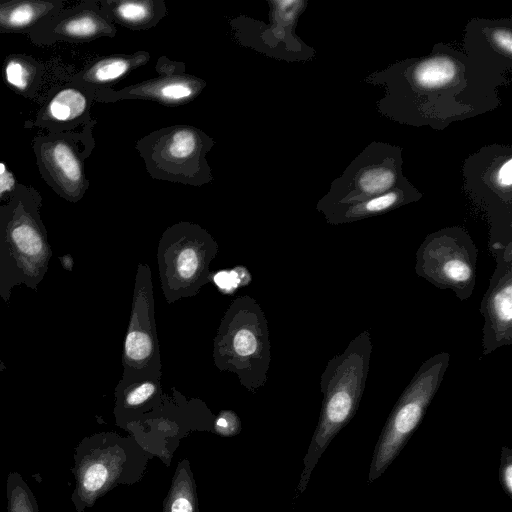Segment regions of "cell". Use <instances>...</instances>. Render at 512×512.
I'll list each match as a JSON object with an SVG mask.
<instances>
[{"mask_svg":"<svg viewBox=\"0 0 512 512\" xmlns=\"http://www.w3.org/2000/svg\"><path fill=\"white\" fill-rule=\"evenodd\" d=\"M382 86L378 112L400 124L444 130L451 123L495 110L498 88L510 78L473 63L461 50L437 43L422 57L409 58L365 78Z\"/></svg>","mask_w":512,"mask_h":512,"instance_id":"1","label":"cell"},{"mask_svg":"<svg viewBox=\"0 0 512 512\" xmlns=\"http://www.w3.org/2000/svg\"><path fill=\"white\" fill-rule=\"evenodd\" d=\"M372 348L370 332L362 331L343 352L328 361L320 377L322 407L305 461L304 486L323 452L358 410L368 378Z\"/></svg>","mask_w":512,"mask_h":512,"instance_id":"2","label":"cell"},{"mask_svg":"<svg viewBox=\"0 0 512 512\" xmlns=\"http://www.w3.org/2000/svg\"><path fill=\"white\" fill-rule=\"evenodd\" d=\"M450 354L440 352L424 361L406 386L374 447L368 483L376 481L400 454L416 431L449 366Z\"/></svg>","mask_w":512,"mask_h":512,"instance_id":"3","label":"cell"},{"mask_svg":"<svg viewBox=\"0 0 512 512\" xmlns=\"http://www.w3.org/2000/svg\"><path fill=\"white\" fill-rule=\"evenodd\" d=\"M462 172L466 194L488 216L495 251L504 246L500 236L512 232V146H483L464 160Z\"/></svg>","mask_w":512,"mask_h":512,"instance_id":"4","label":"cell"},{"mask_svg":"<svg viewBox=\"0 0 512 512\" xmlns=\"http://www.w3.org/2000/svg\"><path fill=\"white\" fill-rule=\"evenodd\" d=\"M218 332L214 355L219 368L237 373L243 384H262L270 346L266 320L253 299L238 298Z\"/></svg>","mask_w":512,"mask_h":512,"instance_id":"5","label":"cell"},{"mask_svg":"<svg viewBox=\"0 0 512 512\" xmlns=\"http://www.w3.org/2000/svg\"><path fill=\"white\" fill-rule=\"evenodd\" d=\"M478 250L468 231L450 226L428 234L416 252V274L464 301L476 283Z\"/></svg>","mask_w":512,"mask_h":512,"instance_id":"6","label":"cell"},{"mask_svg":"<svg viewBox=\"0 0 512 512\" xmlns=\"http://www.w3.org/2000/svg\"><path fill=\"white\" fill-rule=\"evenodd\" d=\"M402 147L386 142L368 144L334 179L317 204L366 201L404 184Z\"/></svg>","mask_w":512,"mask_h":512,"instance_id":"7","label":"cell"},{"mask_svg":"<svg viewBox=\"0 0 512 512\" xmlns=\"http://www.w3.org/2000/svg\"><path fill=\"white\" fill-rule=\"evenodd\" d=\"M217 245L205 232L186 230L163 236L158 263L163 293L169 303L194 295L209 280V264Z\"/></svg>","mask_w":512,"mask_h":512,"instance_id":"8","label":"cell"},{"mask_svg":"<svg viewBox=\"0 0 512 512\" xmlns=\"http://www.w3.org/2000/svg\"><path fill=\"white\" fill-rule=\"evenodd\" d=\"M31 145L46 184L69 201L79 200L89 185L84 171V159L89 153L87 127L82 132L40 134Z\"/></svg>","mask_w":512,"mask_h":512,"instance_id":"9","label":"cell"},{"mask_svg":"<svg viewBox=\"0 0 512 512\" xmlns=\"http://www.w3.org/2000/svg\"><path fill=\"white\" fill-rule=\"evenodd\" d=\"M148 266L139 265L133 309L124 345L127 380H158L160 355Z\"/></svg>","mask_w":512,"mask_h":512,"instance_id":"10","label":"cell"},{"mask_svg":"<svg viewBox=\"0 0 512 512\" xmlns=\"http://www.w3.org/2000/svg\"><path fill=\"white\" fill-rule=\"evenodd\" d=\"M496 266L480 304L482 355L512 344V242L495 250Z\"/></svg>","mask_w":512,"mask_h":512,"instance_id":"11","label":"cell"},{"mask_svg":"<svg viewBox=\"0 0 512 512\" xmlns=\"http://www.w3.org/2000/svg\"><path fill=\"white\" fill-rule=\"evenodd\" d=\"M463 53L476 65L500 76L512 70V17L473 18L464 28Z\"/></svg>","mask_w":512,"mask_h":512,"instance_id":"12","label":"cell"},{"mask_svg":"<svg viewBox=\"0 0 512 512\" xmlns=\"http://www.w3.org/2000/svg\"><path fill=\"white\" fill-rule=\"evenodd\" d=\"M110 31V25L95 7L81 3L46 18L28 36L36 45H51L88 41Z\"/></svg>","mask_w":512,"mask_h":512,"instance_id":"13","label":"cell"},{"mask_svg":"<svg viewBox=\"0 0 512 512\" xmlns=\"http://www.w3.org/2000/svg\"><path fill=\"white\" fill-rule=\"evenodd\" d=\"M90 96L88 88L73 82L57 88L31 124L47 132L73 131L87 121Z\"/></svg>","mask_w":512,"mask_h":512,"instance_id":"14","label":"cell"},{"mask_svg":"<svg viewBox=\"0 0 512 512\" xmlns=\"http://www.w3.org/2000/svg\"><path fill=\"white\" fill-rule=\"evenodd\" d=\"M422 197L423 193L408 180L404 184L366 201L352 204H317V210L324 215L328 224L341 225L385 214L418 202Z\"/></svg>","mask_w":512,"mask_h":512,"instance_id":"15","label":"cell"},{"mask_svg":"<svg viewBox=\"0 0 512 512\" xmlns=\"http://www.w3.org/2000/svg\"><path fill=\"white\" fill-rule=\"evenodd\" d=\"M63 8L62 0H0V33L30 34Z\"/></svg>","mask_w":512,"mask_h":512,"instance_id":"16","label":"cell"},{"mask_svg":"<svg viewBox=\"0 0 512 512\" xmlns=\"http://www.w3.org/2000/svg\"><path fill=\"white\" fill-rule=\"evenodd\" d=\"M44 74L43 65L27 54H9L3 61L4 83L15 93L32 98L39 90Z\"/></svg>","mask_w":512,"mask_h":512,"instance_id":"17","label":"cell"},{"mask_svg":"<svg viewBox=\"0 0 512 512\" xmlns=\"http://www.w3.org/2000/svg\"><path fill=\"white\" fill-rule=\"evenodd\" d=\"M129 63L120 57L99 60L72 78L73 83L90 88L117 80L128 70Z\"/></svg>","mask_w":512,"mask_h":512,"instance_id":"18","label":"cell"},{"mask_svg":"<svg viewBox=\"0 0 512 512\" xmlns=\"http://www.w3.org/2000/svg\"><path fill=\"white\" fill-rule=\"evenodd\" d=\"M7 512H39L36 498L20 473L12 471L6 481Z\"/></svg>","mask_w":512,"mask_h":512,"instance_id":"19","label":"cell"},{"mask_svg":"<svg viewBox=\"0 0 512 512\" xmlns=\"http://www.w3.org/2000/svg\"><path fill=\"white\" fill-rule=\"evenodd\" d=\"M197 149V138L190 130L176 131L169 139L166 147V155L173 160L182 161L188 159Z\"/></svg>","mask_w":512,"mask_h":512,"instance_id":"20","label":"cell"},{"mask_svg":"<svg viewBox=\"0 0 512 512\" xmlns=\"http://www.w3.org/2000/svg\"><path fill=\"white\" fill-rule=\"evenodd\" d=\"M132 384L125 397L130 406H138L150 399L158 389L157 380H128Z\"/></svg>","mask_w":512,"mask_h":512,"instance_id":"21","label":"cell"},{"mask_svg":"<svg viewBox=\"0 0 512 512\" xmlns=\"http://www.w3.org/2000/svg\"><path fill=\"white\" fill-rule=\"evenodd\" d=\"M114 12L127 22H140L149 15L148 6L142 2H121L114 8Z\"/></svg>","mask_w":512,"mask_h":512,"instance_id":"22","label":"cell"},{"mask_svg":"<svg viewBox=\"0 0 512 512\" xmlns=\"http://www.w3.org/2000/svg\"><path fill=\"white\" fill-rule=\"evenodd\" d=\"M193 88L187 82L174 80L162 84L158 88V95L167 101H180L190 97Z\"/></svg>","mask_w":512,"mask_h":512,"instance_id":"23","label":"cell"},{"mask_svg":"<svg viewBox=\"0 0 512 512\" xmlns=\"http://www.w3.org/2000/svg\"><path fill=\"white\" fill-rule=\"evenodd\" d=\"M499 482L508 497H512V450L507 446L501 448L499 465Z\"/></svg>","mask_w":512,"mask_h":512,"instance_id":"24","label":"cell"},{"mask_svg":"<svg viewBox=\"0 0 512 512\" xmlns=\"http://www.w3.org/2000/svg\"><path fill=\"white\" fill-rule=\"evenodd\" d=\"M244 272V269L242 273H240L238 269H233L231 271H221L214 276V282L221 290L229 292L237 288L240 284L244 283L242 281V274H244Z\"/></svg>","mask_w":512,"mask_h":512,"instance_id":"25","label":"cell"},{"mask_svg":"<svg viewBox=\"0 0 512 512\" xmlns=\"http://www.w3.org/2000/svg\"><path fill=\"white\" fill-rule=\"evenodd\" d=\"M17 183L13 174L3 163H0V197L4 194H8L10 197Z\"/></svg>","mask_w":512,"mask_h":512,"instance_id":"26","label":"cell"},{"mask_svg":"<svg viewBox=\"0 0 512 512\" xmlns=\"http://www.w3.org/2000/svg\"><path fill=\"white\" fill-rule=\"evenodd\" d=\"M171 511L172 512H192V506L187 499L178 498L173 502Z\"/></svg>","mask_w":512,"mask_h":512,"instance_id":"27","label":"cell"},{"mask_svg":"<svg viewBox=\"0 0 512 512\" xmlns=\"http://www.w3.org/2000/svg\"><path fill=\"white\" fill-rule=\"evenodd\" d=\"M217 425L219 427H227L228 425V422L226 420V418L222 417V418H219L218 421H217Z\"/></svg>","mask_w":512,"mask_h":512,"instance_id":"28","label":"cell"}]
</instances>
